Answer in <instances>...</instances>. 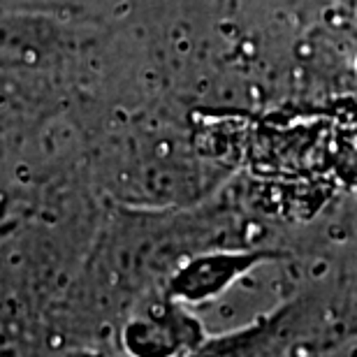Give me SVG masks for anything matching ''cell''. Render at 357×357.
<instances>
[{"mask_svg":"<svg viewBox=\"0 0 357 357\" xmlns=\"http://www.w3.org/2000/svg\"><path fill=\"white\" fill-rule=\"evenodd\" d=\"M271 337V327H253V330L230 334V337H218L213 341H202L197 348L178 355V357H255L262 351Z\"/></svg>","mask_w":357,"mask_h":357,"instance_id":"cell-3","label":"cell"},{"mask_svg":"<svg viewBox=\"0 0 357 357\" xmlns=\"http://www.w3.org/2000/svg\"><path fill=\"white\" fill-rule=\"evenodd\" d=\"M271 258V253L248 251V253H209L185 262L169 283V295L185 299H202L211 292L225 288L234 276L253 267L255 262Z\"/></svg>","mask_w":357,"mask_h":357,"instance_id":"cell-2","label":"cell"},{"mask_svg":"<svg viewBox=\"0 0 357 357\" xmlns=\"http://www.w3.org/2000/svg\"><path fill=\"white\" fill-rule=\"evenodd\" d=\"M199 344V325L181 309L174 295L149 299L126 327V346L135 357H178Z\"/></svg>","mask_w":357,"mask_h":357,"instance_id":"cell-1","label":"cell"}]
</instances>
